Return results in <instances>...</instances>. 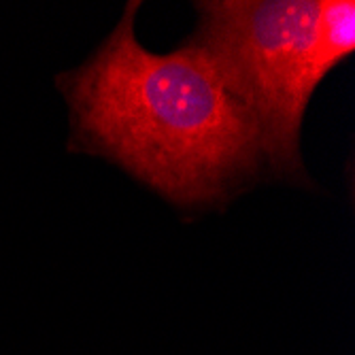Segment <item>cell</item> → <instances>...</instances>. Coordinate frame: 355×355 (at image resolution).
Segmentation results:
<instances>
[{
	"mask_svg": "<svg viewBox=\"0 0 355 355\" xmlns=\"http://www.w3.org/2000/svg\"><path fill=\"white\" fill-rule=\"evenodd\" d=\"M141 3L85 64L62 73L71 143L117 162L181 209L219 207L266 168L260 130L191 41L153 53L135 32Z\"/></svg>",
	"mask_w": 355,
	"mask_h": 355,
	"instance_id": "obj_1",
	"label": "cell"
},
{
	"mask_svg": "<svg viewBox=\"0 0 355 355\" xmlns=\"http://www.w3.org/2000/svg\"><path fill=\"white\" fill-rule=\"evenodd\" d=\"M187 39L253 117L264 162L306 183L300 125L315 87L355 49L353 0H209Z\"/></svg>",
	"mask_w": 355,
	"mask_h": 355,
	"instance_id": "obj_2",
	"label": "cell"
}]
</instances>
